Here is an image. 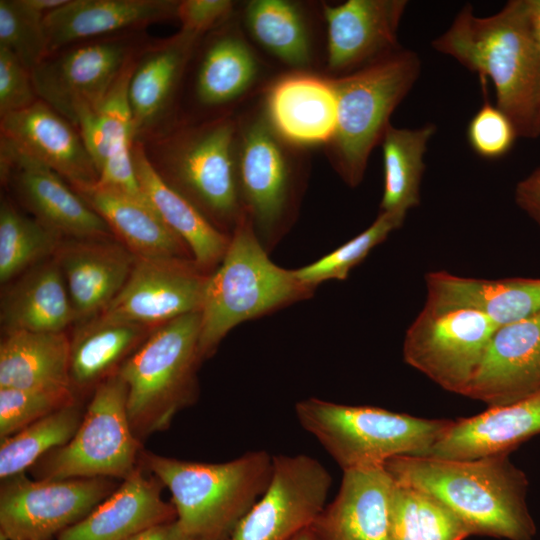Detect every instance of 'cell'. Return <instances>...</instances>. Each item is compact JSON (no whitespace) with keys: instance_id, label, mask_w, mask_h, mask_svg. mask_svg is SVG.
I'll use <instances>...</instances> for the list:
<instances>
[{"instance_id":"obj_1","label":"cell","mask_w":540,"mask_h":540,"mask_svg":"<svg viewBox=\"0 0 540 540\" xmlns=\"http://www.w3.org/2000/svg\"><path fill=\"white\" fill-rule=\"evenodd\" d=\"M432 47L480 80L489 79L496 106L519 137L540 136V62L526 0H511L497 13L479 17L465 5Z\"/></svg>"},{"instance_id":"obj_2","label":"cell","mask_w":540,"mask_h":540,"mask_svg":"<svg viewBox=\"0 0 540 540\" xmlns=\"http://www.w3.org/2000/svg\"><path fill=\"white\" fill-rule=\"evenodd\" d=\"M384 467L397 484L446 506L471 535L508 540H531L535 535L525 501L528 480L508 454L467 460L402 455Z\"/></svg>"},{"instance_id":"obj_3","label":"cell","mask_w":540,"mask_h":540,"mask_svg":"<svg viewBox=\"0 0 540 540\" xmlns=\"http://www.w3.org/2000/svg\"><path fill=\"white\" fill-rule=\"evenodd\" d=\"M141 464L170 491L176 521L188 540H229L266 490L273 455L257 450L204 463L142 451Z\"/></svg>"},{"instance_id":"obj_4","label":"cell","mask_w":540,"mask_h":540,"mask_svg":"<svg viewBox=\"0 0 540 540\" xmlns=\"http://www.w3.org/2000/svg\"><path fill=\"white\" fill-rule=\"evenodd\" d=\"M293 270L273 263L245 214L230 234L227 251L209 275L201 313L199 350L211 357L222 339L240 323L267 314L313 292Z\"/></svg>"},{"instance_id":"obj_5","label":"cell","mask_w":540,"mask_h":540,"mask_svg":"<svg viewBox=\"0 0 540 540\" xmlns=\"http://www.w3.org/2000/svg\"><path fill=\"white\" fill-rule=\"evenodd\" d=\"M237 130L231 117L222 116L143 142L160 176L227 234L244 214L236 169Z\"/></svg>"},{"instance_id":"obj_6","label":"cell","mask_w":540,"mask_h":540,"mask_svg":"<svg viewBox=\"0 0 540 540\" xmlns=\"http://www.w3.org/2000/svg\"><path fill=\"white\" fill-rule=\"evenodd\" d=\"M200 331V311L162 324L118 370L127 385L130 424L140 441L168 429L181 410L197 401Z\"/></svg>"},{"instance_id":"obj_7","label":"cell","mask_w":540,"mask_h":540,"mask_svg":"<svg viewBox=\"0 0 540 540\" xmlns=\"http://www.w3.org/2000/svg\"><path fill=\"white\" fill-rule=\"evenodd\" d=\"M295 415L343 471L382 466L396 456H421L453 422L314 397L298 401Z\"/></svg>"},{"instance_id":"obj_8","label":"cell","mask_w":540,"mask_h":540,"mask_svg":"<svg viewBox=\"0 0 540 540\" xmlns=\"http://www.w3.org/2000/svg\"><path fill=\"white\" fill-rule=\"evenodd\" d=\"M420 71L416 52L401 48L332 79L337 124L329 147L334 167L350 187L363 180L372 150L381 143L393 111L410 92Z\"/></svg>"},{"instance_id":"obj_9","label":"cell","mask_w":540,"mask_h":540,"mask_svg":"<svg viewBox=\"0 0 540 540\" xmlns=\"http://www.w3.org/2000/svg\"><path fill=\"white\" fill-rule=\"evenodd\" d=\"M93 391L73 438L32 467L37 479L125 480L140 465L141 441L128 417L126 383L116 373Z\"/></svg>"},{"instance_id":"obj_10","label":"cell","mask_w":540,"mask_h":540,"mask_svg":"<svg viewBox=\"0 0 540 540\" xmlns=\"http://www.w3.org/2000/svg\"><path fill=\"white\" fill-rule=\"evenodd\" d=\"M150 41L143 31L81 41L47 55L31 70L38 99L75 127L103 101Z\"/></svg>"},{"instance_id":"obj_11","label":"cell","mask_w":540,"mask_h":540,"mask_svg":"<svg viewBox=\"0 0 540 540\" xmlns=\"http://www.w3.org/2000/svg\"><path fill=\"white\" fill-rule=\"evenodd\" d=\"M498 328L476 311L426 302L406 332L404 360L443 389L464 395Z\"/></svg>"},{"instance_id":"obj_12","label":"cell","mask_w":540,"mask_h":540,"mask_svg":"<svg viewBox=\"0 0 540 540\" xmlns=\"http://www.w3.org/2000/svg\"><path fill=\"white\" fill-rule=\"evenodd\" d=\"M285 141L265 113L238 124L236 169L245 214L267 251L284 232L295 193V175Z\"/></svg>"},{"instance_id":"obj_13","label":"cell","mask_w":540,"mask_h":540,"mask_svg":"<svg viewBox=\"0 0 540 540\" xmlns=\"http://www.w3.org/2000/svg\"><path fill=\"white\" fill-rule=\"evenodd\" d=\"M0 539L50 540L85 518L115 491L109 478L1 480Z\"/></svg>"},{"instance_id":"obj_14","label":"cell","mask_w":540,"mask_h":540,"mask_svg":"<svg viewBox=\"0 0 540 540\" xmlns=\"http://www.w3.org/2000/svg\"><path fill=\"white\" fill-rule=\"evenodd\" d=\"M332 478L315 458L273 455L270 482L229 540H291L326 506Z\"/></svg>"},{"instance_id":"obj_15","label":"cell","mask_w":540,"mask_h":540,"mask_svg":"<svg viewBox=\"0 0 540 540\" xmlns=\"http://www.w3.org/2000/svg\"><path fill=\"white\" fill-rule=\"evenodd\" d=\"M0 176L22 206L63 239H116L103 218L55 171L0 139Z\"/></svg>"},{"instance_id":"obj_16","label":"cell","mask_w":540,"mask_h":540,"mask_svg":"<svg viewBox=\"0 0 540 540\" xmlns=\"http://www.w3.org/2000/svg\"><path fill=\"white\" fill-rule=\"evenodd\" d=\"M209 275L191 258L136 257L123 288L100 314L156 328L200 311Z\"/></svg>"},{"instance_id":"obj_17","label":"cell","mask_w":540,"mask_h":540,"mask_svg":"<svg viewBox=\"0 0 540 540\" xmlns=\"http://www.w3.org/2000/svg\"><path fill=\"white\" fill-rule=\"evenodd\" d=\"M406 0H348L324 5L327 67L350 73L402 47L398 29Z\"/></svg>"},{"instance_id":"obj_18","label":"cell","mask_w":540,"mask_h":540,"mask_svg":"<svg viewBox=\"0 0 540 540\" xmlns=\"http://www.w3.org/2000/svg\"><path fill=\"white\" fill-rule=\"evenodd\" d=\"M0 139L51 168L75 191L99 180L77 128L40 99L0 117Z\"/></svg>"},{"instance_id":"obj_19","label":"cell","mask_w":540,"mask_h":540,"mask_svg":"<svg viewBox=\"0 0 540 540\" xmlns=\"http://www.w3.org/2000/svg\"><path fill=\"white\" fill-rule=\"evenodd\" d=\"M540 389V314L499 327L465 396L489 407L512 403Z\"/></svg>"},{"instance_id":"obj_20","label":"cell","mask_w":540,"mask_h":540,"mask_svg":"<svg viewBox=\"0 0 540 540\" xmlns=\"http://www.w3.org/2000/svg\"><path fill=\"white\" fill-rule=\"evenodd\" d=\"M200 38L180 30L149 42L137 56L128 88L135 142L143 143L161 133Z\"/></svg>"},{"instance_id":"obj_21","label":"cell","mask_w":540,"mask_h":540,"mask_svg":"<svg viewBox=\"0 0 540 540\" xmlns=\"http://www.w3.org/2000/svg\"><path fill=\"white\" fill-rule=\"evenodd\" d=\"M136 58L101 104L76 124L99 174L97 184L145 198L133 163L134 133L128 88Z\"/></svg>"},{"instance_id":"obj_22","label":"cell","mask_w":540,"mask_h":540,"mask_svg":"<svg viewBox=\"0 0 540 540\" xmlns=\"http://www.w3.org/2000/svg\"><path fill=\"white\" fill-rule=\"evenodd\" d=\"M76 323L102 313L126 283L136 256L117 239H63L55 254Z\"/></svg>"},{"instance_id":"obj_23","label":"cell","mask_w":540,"mask_h":540,"mask_svg":"<svg viewBox=\"0 0 540 540\" xmlns=\"http://www.w3.org/2000/svg\"><path fill=\"white\" fill-rule=\"evenodd\" d=\"M394 484L384 465L343 471L334 500L310 526L313 540H389Z\"/></svg>"},{"instance_id":"obj_24","label":"cell","mask_w":540,"mask_h":540,"mask_svg":"<svg viewBox=\"0 0 540 540\" xmlns=\"http://www.w3.org/2000/svg\"><path fill=\"white\" fill-rule=\"evenodd\" d=\"M540 433V389L512 403L453 421L444 436L421 456L477 459L509 454Z\"/></svg>"},{"instance_id":"obj_25","label":"cell","mask_w":540,"mask_h":540,"mask_svg":"<svg viewBox=\"0 0 540 540\" xmlns=\"http://www.w3.org/2000/svg\"><path fill=\"white\" fill-rule=\"evenodd\" d=\"M172 0H68L44 17L48 55L68 45L176 18Z\"/></svg>"},{"instance_id":"obj_26","label":"cell","mask_w":540,"mask_h":540,"mask_svg":"<svg viewBox=\"0 0 540 540\" xmlns=\"http://www.w3.org/2000/svg\"><path fill=\"white\" fill-rule=\"evenodd\" d=\"M138 468L85 518L57 540H125L153 526L177 519L172 503L162 499L163 484Z\"/></svg>"},{"instance_id":"obj_27","label":"cell","mask_w":540,"mask_h":540,"mask_svg":"<svg viewBox=\"0 0 540 540\" xmlns=\"http://www.w3.org/2000/svg\"><path fill=\"white\" fill-rule=\"evenodd\" d=\"M264 113L286 143H330L337 124L333 80L304 72L285 75L269 88Z\"/></svg>"},{"instance_id":"obj_28","label":"cell","mask_w":540,"mask_h":540,"mask_svg":"<svg viewBox=\"0 0 540 540\" xmlns=\"http://www.w3.org/2000/svg\"><path fill=\"white\" fill-rule=\"evenodd\" d=\"M425 282L426 302L476 311L499 327L540 314V279L487 280L435 271Z\"/></svg>"},{"instance_id":"obj_29","label":"cell","mask_w":540,"mask_h":540,"mask_svg":"<svg viewBox=\"0 0 540 540\" xmlns=\"http://www.w3.org/2000/svg\"><path fill=\"white\" fill-rule=\"evenodd\" d=\"M76 192L136 257L193 259L186 243L167 226L147 199L97 183Z\"/></svg>"},{"instance_id":"obj_30","label":"cell","mask_w":540,"mask_h":540,"mask_svg":"<svg viewBox=\"0 0 540 540\" xmlns=\"http://www.w3.org/2000/svg\"><path fill=\"white\" fill-rule=\"evenodd\" d=\"M132 155L138 184L145 198L167 226L186 243L197 266L211 274L227 251L230 234L216 228L160 176L143 143L134 142Z\"/></svg>"},{"instance_id":"obj_31","label":"cell","mask_w":540,"mask_h":540,"mask_svg":"<svg viewBox=\"0 0 540 540\" xmlns=\"http://www.w3.org/2000/svg\"><path fill=\"white\" fill-rule=\"evenodd\" d=\"M0 322L4 333L63 332L76 322L66 282L55 257L28 269L5 291Z\"/></svg>"},{"instance_id":"obj_32","label":"cell","mask_w":540,"mask_h":540,"mask_svg":"<svg viewBox=\"0 0 540 540\" xmlns=\"http://www.w3.org/2000/svg\"><path fill=\"white\" fill-rule=\"evenodd\" d=\"M76 325L69 353L70 383L75 392L94 390L116 374L155 329L104 314Z\"/></svg>"},{"instance_id":"obj_33","label":"cell","mask_w":540,"mask_h":540,"mask_svg":"<svg viewBox=\"0 0 540 540\" xmlns=\"http://www.w3.org/2000/svg\"><path fill=\"white\" fill-rule=\"evenodd\" d=\"M69 353L70 338L64 331L4 333L0 388L71 386Z\"/></svg>"},{"instance_id":"obj_34","label":"cell","mask_w":540,"mask_h":540,"mask_svg":"<svg viewBox=\"0 0 540 540\" xmlns=\"http://www.w3.org/2000/svg\"><path fill=\"white\" fill-rule=\"evenodd\" d=\"M435 132L432 123L414 129L389 125L380 143L384 167L380 212L405 219L407 212L419 205L424 155Z\"/></svg>"},{"instance_id":"obj_35","label":"cell","mask_w":540,"mask_h":540,"mask_svg":"<svg viewBox=\"0 0 540 540\" xmlns=\"http://www.w3.org/2000/svg\"><path fill=\"white\" fill-rule=\"evenodd\" d=\"M259 71L250 46L234 31L216 35L200 59L195 94L204 106L230 103L248 91Z\"/></svg>"},{"instance_id":"obj_36","label":"cell","mask_w":540,"mask_h":540,"mask_svg":"<svg viewBox=\"0 0 540 540\" xmlns=\"http://www.w3.org/2000/svg\"><path fill=\"white\" fill-rule=\"evenodd\" d=\"M252 38L270 54L294 68L311 61V44L299 8L285 0H253L244 10Z\"/></svg>"},{"instance_id":"obj_37","label":"cell","mask_w":540,"mask_h":540,"mask_svg":"<svg viewBox=\"0 0 540 540\" xmlns=\"http://www.w3.org/2000/svg\"><path fill=\"white\" fill-rule=\"evenodd\" d=\"M470 535L438 500L395 482L389 505V540H463Z\"/></svg>"},{"instance_id":"obj_38","label":"cell","mask_w":540,"mask_h":540,"mask_svg":"<svg viewBox=\"0 0 540 540\" xmlns=\"http://www.w3.org/2000/svg\"><path fill=\"white\" fill-rule=\"evenodd\" d=\"M63 238L8 200L0 205V282L6 284L55 256Z\"/></svg>"},{"instance_id":"obj_39","label":"cell","mask_w":540,"mask_h":540,"mask_svg":"<svg viewBox=\"0 0 540 540\" xmlns=\"http://www.w3.org/2000/svg\"><path fill=\"white\" fill-rule=\"evenodd\" d=\"M84 411L78 402L51 413L1 440V480L25 473L50 451L67 444L75 435Z\"/></svg>"},{"instance_id":"obj_40","label":"cell","mask_w":540,"mask_h":540,"mask_svg":"<svg viewBox=\"0 0 540 540\" xmlns=\"http://www.w3.org/2000/svg\"><path fill=\"white\" fill-rule=\"evenodd\" d=\"M403 221L399 216L380 212L363 232L321 259L293 270L296 278L313 289L324 281L344 280L351 269L362 262L393 230L398 229Z\"/></svg>"},{"instance_id":"obj_41","label":"cell","mask_w":540,"mask_h":540,"mask_svg":"<svg viewBox=\"0 0 540 540\" xmlns=\"http://www.w3.org/2000/svg\"><path fill=\"white\" fill-rule=\"evenodd\" d=\"M76 402L71 386L0 388V439Z\"/></svg>"},{"instance_id":"obj_42","label":"cell","mask_w":540,"mask_h":540,"mask_svg":"<svg viewBox=\"0 0 540 540\" xmlns=\"http://www.w3.org/2000/svg\"><path fill=\"white\" fill-rule=\"evenodd\" d=\"M0 47L31 71L48 55L44 16L24 0H0Z\"/></svg>"},{"instance_id":"obj_43","label":"cell","mask_w":540,"mask_h":540,"mask_svg":"<svg viewBox=\"0 0 540 540\" xmlns=\"http://www.w3.org/2000/svg\"><path fill=\"white\" fill-rule=\"evenodd\" d=\"M481 84L484 101L468 123L467 140L478 156L494 160L509 153L519 136L509 117L489 101L487 81Z\"/></svg>"},{"instance_id":"obj_44","label":"cell","mask_w":540,"mask_h":540,"mask_svg":"<svg viewBox=\"0 0 540 540\" xmlns=\"http://www.w3.org/2000/svg\"><path fill=\"white\" fill-rule=\"evenodd\" d=\"M37 100L31 71L12 52L0 47V117Z\"/></svg>"},{"instance_id":"obj_45","label":"cell","mask_w":540,"mask_h":540,"mask_svg":"<svg viewBox=\"0 0 540 540\" xmlns=\"http://www.w3.org/2000/svg\"><path fill=\"white\" fill-rule=\"evenodd\" d=\"M233 6L229 0L178 1L176 18L181 23V30L201 37L227 20Z\"/></svg>"},{"instance_id":"obj_46","label":"cell","mask_w":540,"mask_h":540,"mask_svg":"<svg viewBox=\"0 0 540 540\" xmlns=\"http://www.w3.org/2000/svg\"><path fill=\"white\" fill-rule=\"evenodd\" d=\"M515 201L518 207L540 227V168L518 182Z\"/></svg>"},{"instance_id":"obj_47","label":"cell","mask_w":540,"mask_h":540,"mask_svg":"<svg viewBox=\"0 0 540 540\" xmlns=\"http://www.w3.org/2000/svg\"><path fill=\"white\" fill-rule=\"evenodd\" d=\"M125 540H188L176 520L145 529Z\"/></svg>"},{"instance_id":"obj_48","label":"cell","mask_w":540,"mask_h":540,"mask_svg":"<svg viewBox=\"0 0 540 540\" xmlns=\"http://www.w3.org/2000/svg\"><path fill=\"white\" fill-rule=\"evenodd\" d=\"M526 2L540 62V0H526Z\"/></svg>"},{"instance_id":"obj_49","label":"cell","mask_w":540,"mask_h":540,"mask_svg":"<svg viewBox=\"0 0 540 540\" xmlns=\"http://www.w3.org/2000/svg\"><path fill=\"white\" fill-rule=\"evenodd\" d=\"M25 3L38 12L39 14L43 15L44 17L48 15L49 13L59 9L63 5H65L68 0H24Z\"/></svg>"},{"instance_id":"obj_50","label":"cell","mask_w":540,"mask_h":540,"mask_svg":"<svg viewBox=\"0 0 540 540\" xmlns=\"http://www.w3.org/2000/svg\"><path fill=\"white\" fill-rule=\"evenodd\" d=\"M291 540H313V535H312L311 528L309 527V528L301 531L299 534H297Z\"/></svg>"}]
</instances>
